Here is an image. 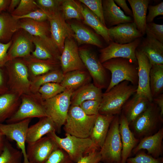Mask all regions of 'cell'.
I'll use <instances>...</instances> for the list:
<instances>
[{
    "mask_svg": "<svg viewBox=\"0 0 163 163\" xmlns=\"http://www.w3.org/2000/svg\"><path fill=\"white\" fill-rule=\"evenodd\" d=\"M137 86L123 81L103 94L98 113L103 115H119L130 97L136 93Z\"/></svg>",
    "mask_w": 163,
    "mask_h": 163,
    "instance_id": "1",
    "label": "cell"
},
{
    "mask_svg": "<svg viewBox=\"0 0 163 163\" xmlns=\"http://www.w3.org/2000/svg\"><path fill=\"white\" fill-rule=\"evenodd\" d=\"M9 91L21 96L31 93V81L28 68L22 58L8 61L5 64Z\"/></svg>",
    "mask_w": 163,
    "mask_h": 163,
    "instance_id": "2",
    "label": "cell"
},
{
    "mask_svg": "<svg viewBox=\"0 0 163 163\" xmlns=\"http://www.w3.org/2000/svg\"><path fill=\"white\" fill-rule=\"evenodd\" d=\"M96 116L86 114L79 106L71 105L63 126L65 133L80 138H89Z\"/></svg>",
    "mask_w": 163,
    "mask_h": 163,
    "instance_id": "3",
    "label": "cell"
},
{
    "mask_svg": "<svg viewBox=\"0 0 163 163\" xmlns=\"http://www.w3.org/2000/svg\"><path fill=\"white\" fill-rule=\"evenodd\" d=\"M102 64L111 74V79L105 92L123 81H127L134 85L138 84L137 67L136 65L128 59L121 58H113Z\"/></svg>",
    "mask_w": 163,
    "mask_h": 163,
    "instance_id": "4",
    "label": "cell"
},
{
    "mask_svg": "<svg viewBox=\"0 0 163 163\" xmlns=\"http://www.w3.org/2000/svg\"><path fill=\"white\" fill-rule=\"evenodd\" d=\"M163 117L160 110L153 102L150 103L146 110L129 124L135 137L139 139L152 135L160 128Z\"/></svg>",
    "mask_w": 163,
    "mask_h": 163,
    "instance_id": "5",
    "label": "cell"
},
{
    "mask_svg": "<svg viewBox=\"0 0 163 163\" xmlns=\"http://www.w3.org/2000/svg\"><path fill=\"white\" fill-rule=\"evenodd\" d=\"M56 133L53 131L47 135L51 137L58 146L67 153L74 163L93 151L100 150L95 146L89 137L80 138L65 133L66 137L61 138Z\"/></svg>",
    "mask_w": 163,
    "mask_h": 163,
    "instance_id": "6",
    "label": "cell"
},
{
    "mask_svg": "<svg viewBox=\"0 0 163 163\" xmlns=\"http://www.w3.org/2000/svg\"><path fill=\"white\" fill-rule=\"evenodd\" d=\"M73 91L66 89L56 96L43 100V105L47 116L54 122L56 132L60 133L71 105V99Z\"/></svg>",
    "mask_w": 163,
    "mask_h": 163,
    "instance_id": "7",
    "label": "cell"
},
{
    "mask_svg": "<svg viewBox=\"0 0 163 163\" xmlns=\"http://www.w3.org/2000/svg\"><path fill=\"white\" fill-rule=\"evenodd\" d=\"M119 115L111 122L102 147L100 150L101 161L106 163H121L122 145L119 131Z\"/></svg>",
    "mask_w": 163,
    "mask_h": 163,
    "instance_id": "8",
    "label": "cell"
},
{
    "mask_svg": "<svg viewBox=\"0 0 163 163\" xmlns=\"http://www.w3.org/2000/svg\"><path fill=\"white\" fill-rule=\"evenodd\" d=\"M21 98V103L18 110L5 121L6 123H15L27 118L48 117L43 107V100L38 92L24 94Z\"/></svg>",
    "mask_w": 163,
    "mask_h": 163,
    "instance_id": "9",
    "label": "cell"
},
{
    "mask_svg": "<svg viewBox=\"0 0 163 163\" xmlns=\"http://www.w3.org/2000/svg\"><path fill=\"white\" fill-rule=\"evenodd\" d=\"M80 57L92 78L93 84L101 89L107 85V75L105 69L96 54L88 49L78 48Z\"/></svg>",
    "mask_w": 163,
    "mask_h": 163,
    "instance_id": "10",
    "label": "cell"
},
{
    "mask_svg": "<svg viewBox=\"0 0 163 163\" xmlns=\"http://www.w3.org/2000/svg\"><path fill=\"white\" fill-rule=\"evenodd\" d=\"M140 42V38L125 44L111 41L108 46L100 50L99 59L103 63L112 59L121 58L128 59L133 63L137 65L135 51Z\"/></svg>",
    "mask_w": 163,
    "mask_h": 163,
    "instance_id": "11",
    "label": "cell"
},
{
    "mask_svg": "<svg viewBox=\"0 0 163 163\" xmlns=\"http://www.w3.org/2000/svg\"><path fill=\"white\" fill-rule=\"evenodd\" d=\"M31 119L27 118L14 123H0V132L8 139L16 142L22 153L23 163H30L27 157L25 143L27 130Z\"/></svg>",
    "mask_w": 163,
    "mask_h": 163,
    "instance_id": "12",
    "label": "cell"
},
{
    "mask_svg": "<svg viewBox=\"0 0 163 163\" xmlns=\"http://www.w3.org/2000/svg\"><path fill=\"white\" fill-rule=\"evenodd\" d=\"M48 20L51 38L61 54L65 40L73 38V32L70 25L66 22L60 11L50 14Z\"/></svg>",
    "mask_w": 163,
    "mask_h": 163,
    "instance_id": "13",
    "label": "cell"
},
{
    "mask_svg": "<svg viewBox=\"0 0 163 163\" xmlns=\"http://www.w3.org/2000/svg\"><path fill=\"white\" fill-rule=\"evenodd\" d=\"M78 45L73 38H67L59 60L63 74L76 70H86L80 57Z\"/></svg>",
    "mask_w": 163,
    "mask_h": 163,
    "instance_id": "14",
    "label": "cell"
},
{
    "mask_svg": "<svg viewBox=\"0 0 163 163\" xmlns=\"http://www.w3.org/2000/svg\"><path fill=\"white\" fill-rule=\"evenodd\" d=\"M59 147L54 139L47 135L34 142L27 143V158L30 163H44Z\"/></svg>",
    "mask_w": 163,
    "mask_h": 163,
    "instance_id": "15",
    "label": "cell"
},
{
    "mask_svg": "<svg viewBox=\"0 0 163 163\" xmlns=\"http://www.w3.org/2000/svg\"><path fill=\"white\" fill-rule=\"evenodd\" d=\"M135 55L137 61L138 75L136 94L143 96L152 102L149 84L150 73L152 65L145 53L136 49Z\"/></svg>",
    "mask_w": 163,
    "mask_h": 163,
    "instance_id": "16",
    "label": "cell"
},
{
    "mask_svg": "<svg viewBox=\"0 0 163 163\" xmlns=\"http://www.w3.org/2000/svg\"><path fill=\"white\" fill-rule=\"evenodd\" d=\"M11 40L12 43L8 52L9 60L25 58L31 55L34 44L31 35L28 33L20 29L14 34Z\"/></svg>",
    "mask_w": 163,
    "mask_h": 163,
    "instance_id": "17",
    "label": "cell"
},
{
    "mask_svg": "<svg viewBox=\"0 0 163 163\" xmlns=\"http://www.w3.org/2000/svg\"><path fill=\"white\" fill-rule=\"evenodd\" d=\"M108 32L112 41L120 44L131 43L143 36L133 22L108 28Z\"/></svg>",
    "mask_w": 163,
    "mask_h": 163,
    "instance_id": "18",
    "label": "cell"
},
{
    "mask_svg": "<svg viewBox=\"0 0 163 163\" xmlns=\"http://www.w3.org/2000/svg\"><path fill=\"white\" fill-rule=\"evenodd\" d=\"M31 37L35 46L31 53L32 56L41 59L59 61L61 54L51 37L45 39L31 35Z\"/></svg>",
    "mask_w": 163,
    "mask_h": 163,
    "instance_id": "19",
    "label": "cell"
},
{
    "mask_svg": "<svg viewBox=\"0 0 163 163\" xmlns=\"http://www.w3.org/2000/svg\"><path fill=\"white\" fill-rule=\"evenodd\" d=\"M163 128H160L154 134L142 138L133 150L136 154L142 149L146 150L148 154L155 158L161 157L163 153Z\"/></svg>",
    "mask_w": 163,
    "mask_h": 163,
    "instance_id": "20",
    "label": "cell"
},
{
    "mask_svg": "<svg viewBox=\"0 0 163 163\" xmlns=\"http://www.w3.org/2000/svg\"><path fill=\"white\" fill-rule=\"evenodd\" d=\"M119 131L122 145L121 163H126L139 139L135 136L126 119L122 113L119 118Z\"/></svg>",
    "mask_w": 163,
    "mask_h": 163,
    "instance_id": "21",
    "label": "cell"
},
{
    "mask_svg": "<svg viewBox=\"0 0 163 163\" xmlns=\"http://www.w3.org/2000/svg\"><path fill=\"white\" fill-rule=\"evenodd\" d=\"M115 115L98 113L89 137L95 146L100 150L107 136Z\"/></svg>",
    "mask_w": 163,
    "mask_h": 163,
    "instance_id": "22",
    "label": "cell"
},
{
    "mask_svg": "<svg viewBox=\"0 0 163 163\" xmlns=\"http://www.w3.org/2000/svg\"><path fill=\"white\" fill-rule=\"evenodd\" d=\"M103 15L105 24L112 27L114 25L133 22L130 16H128L116 5L114 0H102Z\"/></svg>",
    "mask_w": 163,
    "mask_h": 163,
    "instance_id": "23",
    "label": "cell"
},
{
    "mask_svg": "<svg viewBox=\"0 0 163 163\" xmlns=\"http://www.w3.org/2000/svg\"><path fill=\"white\" fill-rule=\"evenodd\" d=\"M150 102L145 97L136 93L132 98L125 104L122 113L129 124L146 110Z\"/></svg>",
    "mask_w": 163,
    "mask_h": 163,
    "instance_id": "24",
    "label": "cell"
},
{
    "mask_svg": "<svg viewBox=\"0 0 163 163\" xmlns=\"http://www.w3.org/2000/svg\"><path fill=\"white\" fill-rule=\"evenodd\" d=\"M146 35L139 50L146 55L151 65L163 64V43L152 37Z\"/></svg>",
    "mask_w": 163,
    "mask_h": 163,
    "instance_id": "25",
    "label": "cell"
},
{
    "mask_svg": "<svg viewBox=\"0 0 163 163\" xmlns=\"http://www.w3.org/2000/svg\"><path fill=\"white\" fill-rule=\"evenodd\" d=\"M56 127L52 120L49 117L40 118L35 124L29 126L27 130L26 142H34L45 135L53 131L56 132Z\"/></svg>",
    "mask_w": 163,
    "mask_h": 163,
    "instance_id": "26",
    "label": "cell"
},
{
    "mask_svg": "<svg viewBox=\"0 0 163 163\" xmlns=\"http://www.w3.org/2000/svg\"><path fill=\"white\" fill-rule=\"evenodd\" d=\"M21 96L10 91L0 95V123L11 118L18 110Z\"/></svg>",
    "mask_w": 163,
    "mask_h": 163,
    "instance_id": "27",
    "label": "cell"
},
{
    "mask_svg": "<svg viewBox=\"0 0 163 163\" xmlns=\"http://www.w3.org/2000/svg\"><path fill=\"white\" fill-rule=\"evenodd\" d=\"M22 58L28 68L30 78L58 69L59 61L38 59L31 54Z\"/></svg>",
    "mask_w": 163,
    "mask_h": 163,
    "instance_id": "28",
    "label": "cell"
},
{
    "mask_svg": "<svg viewBox=\"0 0 163 163\" xmlns=\"http://www.w3.org/2000/svg\"><path fill=\"white\" fill-rule=\"evenodd\" d=\"M101 89L93 83L84 85L72 92L71 105L79 106L83 102L88 100L101 101L103 94Z\"/></svg>",
    "mask_w": 163,
    "mask_h": 163,
    "instance_id": "29",
    "label": "cell"
},
{
    "mask_svg": "<svg viewBox=\"0 0 163 163\" xmlns=\"http://www.w3.org/2000/svg\"><path fill=\"white\" fill-rule=\"evenodd\" d=\"M18 27L31 36L45 39L51 37L50 24L46 21H38L29 18L21 19L18 20Z\"/></svg>",
    "mask_w": 163,
    "mask_h": 163,
    "instance_id": "30",
    "label": "cell"
},
{
    "mask_svg": "<svg viewBox=\"0 0 163 163\" xmlns=\"http://www.w3.org/2000/svg\"><path fill=\"white\" fill-rule=\"evenodd\" d=\"M74 34L73 38L78 45L89 44L102 48L103 44L96 34L83 25L76 23L70 25Z\"/></svg>",
    "mask_w": 163,
    "mask_h": 163,
    "instance_id": "31",
    "label": "cell"
},
{
    "mask_svg": "<svg viewBox=\"0 0 163 163\" xmlns=\"http://www.w3.org/2000/svg\"><path fill=\"white\" fill-rule=\"evenodd\" d=\"M91 79L90 75L86 70H74L64 74L60 84L66 89L73 92L90 83Z\"/></svg>",
    "mask_w": 163,
    "mask_h": 163,
    "instance_id": "32",
    "label": "cell"
},
{
    "mask_svg": "<svg viewBox=\"0 0 163 163\" xmlns=\"http://www.w3.org/2000/svg\"><path fill=\"white\" fill-rule=\"evenodd\" d=\"M134 18V22L137 29L143 35L145 33L146 18L149 0H128Z\"/></svg>",
    "mask_w": 163,
    "mask_h": 163,
    "instance_id": "33",
    "label": "cell"
},
{
    "mask_svg": "<svg viewBox=\"0 0 163 163\" xmlns=\"http://www.w3.org/2000/svg\"><path fill=\"white\" fill-rule=\"evenodd\" d=\"M19 30L18 20L10 13L0 14V40L4 43L10 41L14 34Z\"/></svg>",
    "mask_w": 163,
    "mask_h": 163,
    "instance_id": "34",
    "label": "cell"
},
{
    "mask_svg": "<svg viewBox=\"0 0 163 163\" xmlns=\"http://www.w3.org/2000/svg\"><path fill=\"white\" fill-rule=\"evenodd\" d=\"M81 6L84 23L92 28L107 43H109L112 41L108 34V28L86 6L82 4Z\"/></svg>",
    "mask_w": 163,
    "mask_h": 163,
    "instance_id": "35",
    "label": "cell"
},
{
    "mask_svg": "<svg viewBox=\"0 0 163 163\" xmlns=\"http://www.w3.org/2000/svg\"><path fill=\"white\" fill-rule=\"evenodd\" d=\"M64 74L61 70L57 69L42 75L30 78L31 92H37L39 88L43 85L50 82L60 83Z\"/></svg>",
    "mask_w": 163,
    "mask_h": 163,
    "instance_id": "36",
    "label": "cell"
},
{
    "mask_svg": "<svg viewBox=\"0 0 163 163\" xmlns=\"http://www.w3.org/2000/svg\"><path fill=\"white\" fill-rule=\"evenodd\" d=\"M149 84L153 98L161 94L163 89V64L152 65Z\"/></svg>",
    "mask_w": 163,
    "mask_h": 163,
    "instance_id": "37",
    "label": "cell"
},
{
    "mask_svg": "<svg viewBox=\"0 0 163 163\" xmlns=\"http://www.w3.org/2000/svg\"><path fill=\"white\" fill-rule=\"evenodd\" d=\"M81 4L73 0H62L60 11L65 20L74 19L83 21Z\"/></svg>",
    "mask_w": 163,
    "mask_h": 163,
    "instance_id": "38",
    "label": "cell"
},
{
    "mask_svg": "<svg viewBox=\"0 0 163 163\" xmlns=\"http://www.w3.org/2000/svg\"><path fill=\"white\" fill-rule=\"evenodd\" d=\"M22 158L21 152L6 140L4 148L0 155V163H21Z\"/></svg>",
    "mask_w": 163,
    "mask_h": 163,
    "instance_id": "39",
    "label": "cell"
},
{
    "mask_svg": "<svg viewBox=\"0 0 163 163\" xmlns=\"http://www.w3.org/2000/svg\"><path fill=\"white\" fill-rule=\"evenodd\" d=\"M66 89L60 83L50 82L42 85L37 92L43 100L52 98L63 92Z\"/></svg>",
    "mask_w": 163,
    "mask_h": 163,
    "instance_id": "40",
    "label": "cell"
},
{
    "mask_svg": "<svg viewBox=\"0 0 163 163\" xmlns=\"http://www.w3.org/2000/svg\"><path fill=\"white\" fill-rule=\"evenodd\" d=\"M38 8V5L35 0H21L18 5L11 14L18 17L22 16Z\"/></svg>",
    "mask_w": 163,
    "mask_h": 163,
    "instance_id": "41",
    "label": "cell"
},
{
    "mask_svg": "<svg viewBox=\"0 0 163 163\" xmlns=\"http://www.w3.org/2000/svg\"><path fill=\"white\" fill-rule=\"evenodd\" d=\"M99 18L101 22L106 26L103 15L102 0H79Z\"/></svg>",
    "mask_w": 163,
    "mask_h": 163,
    "instance_id": "42",
    "label": "cell"
},
{
    "mask_svg": "<svg viewBox=\"0 0 163 163\" xmlns=\"http://www.w3.org/2000/svg\"><path fill=\"white\" fill-rule=\"evenodd\" d=\"M135 155L134 157L128 158L126 163H163L162 157L155 158L141 150Z\"/></svg>",
    "mask_w": 163,
    "mask_h": 163,
    "instance_id": "43",
    "label": "cell"
},
{
    "mask_svg": "<svg viewBox=\"0 0 163 163\" xmlns=\"http://www.w3.org/2000/svg\"><path fill=\"white\" fill-rule=\"evenodd\" d=\"M44 163H74L67 153L59 147Z\"/></svg>",
    "mask_w": 163,
    "mask_h": 163,
    "instance_id": "44",
    "label": "cell"
},
{
    "mask_svg": "<svg viewBox=\"0 0 163 163\" xmlns=\"http://www.w3.org/2000/svg\"><path fill=\"white\" fill-rule=\"evenodd\" d=\"M39 8L50 14L60 11L62 0H37Z\"/></svg>",
    "mask_w": 163,
    "mask_h": 163,
    "instance_id": "45",
    "label": "cell"
},
{
    "mask_svg": "<svg viewBox=\"0 0 163 163\" xmlns=\"http://www.w3.org/2000/svg\"><path fill=\"white\" fill-rule=\"evenodd\" d=\"M145 33L163 43V25L153 22L147 23Z\"/></svg>",
    "mask_w": 163,
    "mask_h": 163,
    "instance_id": "46",
    "label": "cell"
},
{
    "mask_svg": "<svg viewBox=\"0 0 163 163\" xmlns=\"http://www.w3.org/2000/svg\"><path fill=\"white\" fill-rule=\"evenodd\" d=\"M100 102L97 100H87L82 102L79 106L86 114L96 115L98 113Z\"/></svg>",
    "mask_w": 163,
    "mask_h": 163,
    "instance_id": "47",
    "label": "cell"
},
{
    "mask_svg": "<svg viewBox=\"0 0 163 163\" xmlns=\"http://www.w3.org/2000/svg\"><path fill=\"white\" fill-rule=\"evenodd\" d=\"M49 14L50 13L39 8L21 17L12 16L14 18L17 20L27 18L36 21H44L48 20Z\"/></svg>",
    "mask_w": 163,
    "mask_h": 163,
    "instance_id": "48",
    "label": "cell"
},
{
    "mask_svg": "<svg viewBox=\"0 0 163 163\" xmlns=\"http://www.w3.org/2000/svg\"><path fill=\"white\" fill-rule=\"evenodd\" d=\"M149 13L146 18L147 23L152 22L156 17L163 15V2L155 5H149Z\"/></svg>",
    "mask_w": 163,
    "mask_h": 163,
    "instance_id": "49",
    "label": "cell"
},
{
    "mask_svg": "<svg viewBox=\"0 0 163 163\" xmlns=\"http://www.w3.org/2000/svg\"><path fill=\"white\" fill-rule=\"evenodd\" d=\"M101 158L100 150H96L83 156L76 163H98Z\"/></svg>",
    "mask_w": 163,
    "mask_h": 163,
    "instance_id": "50",
    "label": "cell"
},
{
    "mask_svg": "<svg viewBox=\"0 0 163 163\" xmlns=\"http://www.w3.org/2000/svg\"><path fill=\"white\" fill-rule=\"evenodd\" d=\"M11 43V40L6 43H2L0 40V68L4 66L9 60L8 52Z\"/></svg>",
    "mask_w": 163,
    "mask_h": 163,
    "instance_id": "51",
    "label": "cell"
},
{
    "mask_svg": "<svg viewBox=\"0 0 163 163\" xmlns=\"http://www.w3.org/2000/svg\"><path fill=\"white\" fill-rule=\"evenodd\" d=\"M9 89L6 83L3 70L0 68V95L8 92Z\"/></svg>",
    "mask_w": 163,
    "mask_h": 163,
    "instance_id": "52",
    "label": "cell"
},
{
    "mask_svg": "<svg viewBox=\"0 0 163 163\" xmlns=\"http://www.w3.org/2000/svg\"><path fill=\"white\" fill-rule=\"evenodd\" d=\"M115 3L121 7L127 14L133 17L132 11L130 9L127 5L126 1L125 0H115Z\"/></svg>",
    "mask_w": 163,
    "mask_h": 163,
    "instance_id": "53",
    "label": "cell"
},
{
    "mask_svg": "<svg viewBox=\"0 0 163 163\" xmlns=\"http://www.w3.org/2000/svg\"><path fill=\"white\" fill-rule=\"evenodd\" d=\"M152 102L156 104L160 110V114L163 115V94H161L153 98Z\"/></svg>",
    "mask_w": 163,
    "mask_h": 163,
    "instance_id": "54",
    "label": "cell"
},
{
    "mask_svg": "<svg viewBox=\"0 0 163 163\" xmlns=\"http://www.w3.org/2000/svg\"><path fill=\"white\" fill-rule=\"evenodd\" d=\"M20 0H11L8 10L11 14L19 5Z\"/></svg>",
    "mask_w": 163,
    "mask_h": 163,
    "instance_id": "55",
    "label": "cell"
},
{
    "mask_svg": "<svg viewBox=\"0 0 163 163\" xmlns=\"http://www.w3.org/2000/svg\"><path fill=\"white\" fill-rule=\"evenodd\" d=\"M11 0H0V14L3 11L8 10Z\"/></svg>",
    "mask_w": 163,
    "mask_h": 163,
    "instance_id": "56",
    "label": "cell"
},
{
    "mask_svg": "<svg viewBox=\"0 0 163 163\" xmlns=\"http://www.w3.org/2000/svg\"><path fill=\"white\" fill-rule=\"evenodd\" d=\"M5 136L0 132V155L2 152L4 147L6 140Z\"/></svg>",
    "mask_w": 163,
    "mask_h": 163,
    "instance_id": "57",
    "label": "cell"
},
{
    "mask_svg": "<svg viewBox=\"0 0 163 163\" xmlns=\"http://www.w3.org/2000/svg\"><path fill=\"white\" fill-rule=\"evenodd\" d=\"M98 163H104V162H102L101 161H100Z\"/></svg>",
    "mask_w": 163,
    "mask_h": 163,
    "instance_id": "58",
    "label": "cell"
}]
</instances>
